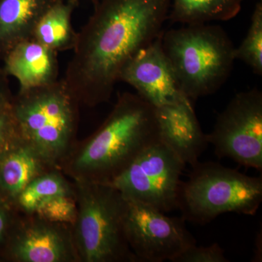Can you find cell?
<instances>
[{
  "instance_id": "obj_1",
  "label": "cell",
  "mask_w": 262,
  "mask_h": 262,
  "mask_svg": "<svg viewBox=\"0 0 262 262\" xmlns=\"http://www.w3.org/2000/svg\"><path fill=\"white\" fill-rule=\"evenodd\" d=\"M171 0H98L80 32L63 80L80 105L107 102L120 72L163 33Z\"/></svg>"
},
{
  "instance_id": "obj_2",
  "label": "cell",
  "mask_w": 262,
  "mask_h": 262,
  "mask_svg": "<svg viewBox=\"0 0 262 262\" xmlns=\"http://www.w3.org/2000/svg\"><path fill=\"white\" fill-rule=\"evenodd\" d=\"M160 141L154 106L138 94L123 93L99 128L75 144L60 170L72 180L108 184Z\"/></svg>"
},
{
  "instance_id": "obj_3",
  "label": "cell",
  "mask_w": 262,
  "mask_h": 262,
  "mask_svg": "<svg viewBox=\"0 0 262 262\" xmlns=\"http://www.w3.org/2000/svg\"><path fill=\"white\" fill-rule=\"evenodd\" d=\"M11 106L19 137L52 168H61L76 144L80 106L63 79L19 90Z\"/></svg>"
},
{
  "instance_id": "obj_4",
  "label": "cell",
  "mask_w": 262,
  "mask_h": 262,
  "mask_svg": "<svg viewBox=\"0 0 262 262\" xmlns=\"http://www.w3.org/2000/svg\"><path fill=\"white\" fill-rule=\"evenodd\" d=\"M162 45L181 91L191 101L216 92L235 60L232 41L218 26L170 29L163 32Z\"/></svg>"
},
{
  "instance_id": "obj_5",
  "label": "cell",
  "mask_w": 262,
  "mask_h": 262,
  "mask_svg": "<svg viewBox=\"0 0 262 262\" xmlns=\"http://www.w3.org/2000/svg\"><path fill=\"white\" fill-rule=\"evenodd\" d=\"M77 214L72 225L80 262H136L125 235L127 201L105 183L73 180Z\"/></svg>"
},
{
  "instance_id": "obj_6",
  "label": "cell",
  "mask_w": 262,
  "mask_h": 262,
  "mask_svg": "<svg viewBox=\"0 0 262 262\" xmlns=\"http://www.w3.org/2000/svg\"><path fill=\"white\" fill-rule=\"evenodd\" d=\"M179 190L186 222L207 225L227 213L254 215L262 202L261 177H249L214 162H198Z\"/></svg>"
},
{
  "instance_id": "obj_7",
  "label": "cell",
  "mask_w": 262,
  "mask_h": 262,
  "mask_svg": "<svg viewBox=\"0 0 262 262\" xmlns=\"http://www.w3.org/2000/svg\"><path fill=\"white\" fill-rule=\"evenodd\" d=\"M186 164L161 141L141 153L108 183L127 201L167 213L178 209Z\"/></svg>"
},
{
  "instance_id": "obj_8",
  "label": "cell",
  "mask_w": 262,
  "mask_h": 262,
  "mask_svg": "<svg viewBox=\"0 0 262 262\" xmlns=\"http://www.w3.org/2000/svg\"><path fill=\"white\" fill-rule=\"evenodd\" d=\"M207 138L218 158L261 171V91L254 89L236 95L218 115Z\"/></svg>"
},
{
  "instance_id": "obj_9",
  "label": "cell",
  "mask_w": 262,
  "mask_h": 262,
  "mask_svg": "<svg viewBox=\"0 0 262 262\" xmlns=\"http://www.w3.org/2000/svg\"><path fill=\"white\" fill-rule=\"evenodd\" d=\"M125 230L127 243L138 261H173L196 239L183 217L165 213L137 202L127 201Z\"/></svg>"
},
{
  "instance_id": "obj_10",
  "label": "cell",
  "mask_w": 262,
  "mask_h": 262,
  "mask_svg": "<svg viewBox=\"0 0 262 262\" xmlns=\"http://www.w3.org/2000/svg\"><path fill=\"white\" fill-rule=\"evenodd\" d=\"M10 256L18 262H80L72 225L25 214L12 233Z\"/></svg>"
},
{
  "instance_id": "obj_11",
  "label": "cell",
  "mask_w": 262,
  "mask_h": 262,
  "mask_svg": "<svg viewBox=\"0 0 262 262\" xmlns=\"http://www.w3.org/2000/svg\"><path fill=\"white\" fill-rule=\"evenodd\" d=\"M163 33L139 50L127 62L119 77V81L130 84L141 98L155 108L188 98L181 91L163 51Z\"/></svg>"
},
{
  "instance_id": "obj_12",
  "label": "cell",
  "mask_w": 262,
  "mask_h": 262,
  "mask_svg": "<svg viewBox=\"0 0 262 262\" xmlns=\"http://www.w3.org/2000/svg\"><path fill=\"white\" fill-rule=\"evenodd\" d=\"M14 206L23 214L72 225L77 214L75 187L60 169H52L31 182Z\"/></svg>"
},
{
  "instance_id": "obj_13",
  "label": "cell",
  "mask_w": 262,
  "mask_h": 262,
  "mask_svg": "<svg viewBox=\"0 0 262 262\" xmlns=\"http://www.w3.org/2000/svg\"><path fill=\"white\" fill-rule=\"evenodd\" d=\"M160 140L191 166L199 162L208 143L193 108L192 101L185 98L155 108Z\"/></svg>"
},
{
  "instance_id": "obj_14",
  "label": "cell",
  "mask_w": 262,
  "mask_h": 262,
  "mask_svg": "<svg viewBox=\"0 0 262 262\" xmlns=\"http://www.w3.org/2000/svg\"><path fill=\"white\" fill-rule=\"evenodd\" d=\"M57 54L31 38L16 45L5 55V74L18 80L20 89L53 83L58 80Z\"/></svg>"
},
{
  "instance_id": "obj_15",
  "label": "cell",
  "mask_w": 262,
  "mask_h": 262,
  "mask_svg": "<svg viewBox=\"0 0 262 262\" xmlns=\"http://www.w3.org/2000/svg\"><path fill=\"white\" fill-rule=\"evenodd\" d=\"M52 168L20 137L0 158V192L14 205L15 200L34 179Z\"/></svg>"
},
{
  "instance_id": "obj_16",
  "label": "cell",
  "mask_w": 262,
  "mask_h": 262,
  "mask_svg": "<svg viewBox=\"0 0 262 262\" xmlns=\"http://www.w3.org/2000/svg\"><path fill=\"white\" fill-rule=\"evenodd\" d=\"M55 0H0V58L32 37L39 19Z\"/></svg>"
},
{
  "instance_id": "obj_17",
  "label": "cell",
  "mask_w": 262,
  "mask_h": 262,
  "mask_svg": "<svg viewBox=\"0 0 262 262\" xmlns=\"http://www.w3.org/2000/svg\"><path fill=\"white\" fill-rule=\"evenodd\" d=\"M79 0H55L39 19L33 39L53 51L73 50L77 32L72 26V15Z\"/></svg>"
},
{
  "instance_id": "obj_18",
  "label": "cell",
  "mask_w": 262,
  "mask_h": 262,
  "mask_svg": "<svg viewBox=\"0 0 262 262\" xmlns=\"http://www.w3.org/2000/svg\"><path fill=\"white\" fill-rule=\"evenodd\" d=\"M244 0H171L168 19L186 25L225 21L234 18Z\"/></svg>"
},
{
  "instance_id": "obj_19",
  "label": "cell",
  "mask_w": 262,
  "mask_h": 262,
  "mask_svg": "<svg viewBox=\"0 0 262 262\" xmlns=\"http://www.w3.org/2000/svg\"><path fill=\"white\" fill-rule=\"evenodd\" d=\"M234 58L249 66L256 75H262V3H256L246 38L237 48Z\"/></svg>"
},
{
  "instance_id": "obj_20",
  "label": "cell",
  "mask_w": 262,
  "mask_h": 262,
  "mask_svg": "<svg viewBox=\"0 0 262 262\" xmlns=\"http://www.w3.org/2000/svg\"><path fill=\"white\" fill-rule=\"evenodd\" d=\"M225 251L217 243L208 246H190L173 262H229Z\"/></svg>"
},
{
  "instance_id": "obj_21",
  "label": "cell",
  "mask_w": 262,
  "mask_h": 262,
  "mask_svg": "<svg viewBox=\"0 0 262 262\" xmlns=\"http://www.w3.org/2000/svg\"><path fill=\"white\" fill-rule=\"evenodd\" d=\"M18 136L10 102L0 107V158L13 145Z\"/></svg>"
},
{
  "instance_id": "obj_22",
  "label": "cell",
  "mask_w": 262,
  "mask_h": 262,
  "mask_svg": "<svg viewBox=\"0 0 262 262\" xmlns=\"http://www.w3.org/2000/svg\"><path fill=\"white\" fill-rule=\"evenodd\" d=\"M10 227V215L8 210L0 201V242L6 238Z\"/></svg>"
},
{
  "instance_id": "obj_23",
  "label": "cell",
  "mask_w": 262,
  "mask_h": 262,
  "mask_svg": "<svg viewBox=\"0 0 262 262\" xmlns=\"http://www.w3.org/2000/svg\"><path fill=\"white\" fill-rule=\"evenodd\" d=\"M6 75L5 71L4 72L0 71V107L7 103L11 102L12 101Z\"/></svg>"
},
{
  "instance_id": "obj_24",
  "label": "cell",
  "mask_w": 262,
  "mask_h": 262,
  "mask_svg": "<svg viewBox=\"0 0 262 262\" xmlns=\"http://www.w3.org/2000/svg\"><path fill=\"white\" fill-rule=\"evenodd\" d=\"M262 235L261 231L258 232L255 239L254 249H253V257L252 261L261 262L262 261Z\"/></svg>"
},
{
  "instance_id": "obj_25",
  "label": "cell",
  "mask_w": 262,
  "mask_h": 262,
  "mask_svg": "<svg viewBox=\"0 0 262 262\" xmlns=\"http://www.w3.org/2000/svg\"><path fill=\"white\" fill-rule=\"evenodd\" d=\"M90 1L93 3V5H95L98 3V0H90Z\"/></svg>"
},
{
  "instance_id": "obj_26",
  "label": "cell",
  "mask_w": 262,
  "mask_h": 262,
  "mask_svg": "<svg viewBox=\"0 0 262 262\" xmlns=\"http://www.w3.org/2000/svg\"></svg>"
}]
</instances>
